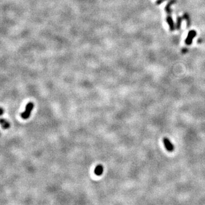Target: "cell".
<instances>
[{
    "instance_id": "8",
    "label": "cell",
    "mask_w": 205,
    "mask_h": 205,
    "mask_svg": "<svg viewBox=\"0 0 205 205\" xmlns=\"http://www.w3.org/2000/svg\"><path fill=\"white\" fill-rule=\"evenodd\" d=\"M183 18L180 17H178L177 18V23H176V29L177 30H179L180 28L181 27V23L182 21Z\"/></svg>"
},
{
    "instance_id": "11",
    "label": "cell",
    "mask_w": 205,
    "mask_h": 205,
    "mask_svg": "<svg viewBox=\"0 0 205 205\" xmlns=\"http://www.w3.org/2000/svg\"><path fill=\"white\" fill-rule=\"evenodd\" d=\"M164 1H165V0H157V4H160Z\"/></svg>"
},
{
    "instance_id": "10",
    "label": "cell",
    "mask_w": 205,
    "mask_h": 205,
    "mask_svg": "<svg viewBox=\"0 0 205 205\" xmlns=\"http://www.w3.org/2000/svg\"><path fill=\"white\" fill-rule=\"evenodd\" d=\"M4 112V110L2 108H0V115H2Z\"/></svg>"
},
{
    "instance_id": "2",
    "label": "cell",
    "mask_w": 205,
    "mask_h": 205,
    "mask_svg": "<svg viewBox=\"0 0 205 205\" xmlns=\"http://www.w3.org/2000/svg\"><path fill=\"white\" fill-rule=\"evenodd\" d=\"M163 144L164 145L165 148L169 152H172L174 149V146L170 140L168 138L165 137L163 139Z\"/></svg>"
},
{
    "instance_id": "6",
    "label": "cell",
    "mask_w": 205,
    "mask_h": 205,
    "mask_svg": "<svg viewBox=\"0 0 205 205\" xmlns=\"http://www.w3.org/2000/svg\"><path fill=\"white\" fill-rule=\"evenodd\" d=\"M95 174L96 176H101V174H102V173L103 172V167L102 165H98L95 168Z\"/></svg>"
},
{
    "instance_id": "9",
    "label": "cell",
    "mask_w": 205,
    "mask_h": 205,
    "mask_svg": "<svg viewBox=\"0 0 205 205\" xmlns=\"http://www.w3.org/2000/svg\"><path fill=\"white\" fill-rule=\"evenodd\" d=\"M183 19H185L187 22V27H189L190 25V17L189 14L187 13H185L184 16H183Z\"/></svg>"
},
{
    "instance_id": "5",
    "label": "cell",
    "mask_w": 205,
    "mask_h": 205,
    "mask_svg": "<svg viewBox=\"0 0 205 205\" xmlns=\"http://www.w3.org/2000/svg\"><path fill=\"white\" fill-rule=\"evenodd\" d=\"M166 21H167L168 25H169L170 30L171 31H173L174 30V24L173 20L170 16H168L166 18Z\"/></svg>"
},
{
    "instance_id": "4",
    "label": "cell",
    "mask_w": 205,
    "mask_h": 205,
    "mask_svg": "<svg viewBox=\"0 0 205 205\" xmlns=\"http://www.w3.org/2000/svg\"><path fill=\"white\" fill-rule=\"evenodd\" d=\"M0 125H1L4 129H8V128H10V123L8 121H6L5 119H2V118L0 119Z\"/></svg>"
},
{
    "instance_id": "1",
    "label": "cell",
    "mask_w": 205,
    "mask_h": 205,
    "mask_svg": "<svg viewBox=\"0 0 205 205\" xmlns=\"http://www.w3.org/2000/svg\"><path fill=\"white\" fill-rule=\"evenodd\" d=\"M34 108V103L32 102H30L27 104L26 106L25 111L24 112H22L21 114V117L23 119H27L30 116L31 112Z\"/></svg>"
},
{
    "instance_id": "7",
    "label": "cell",
    "mask_w": 205,
    "mask_h": 205,
    "mask_svg": "<svg viewBox=\"0 0 205 205\" xmlns=\"http://www.w3.org/2000/svg\"><path fill=\"white\" fill-rule=\"evenodd\" d=\"M174 2H175V0H171V1L168 3L167 5H166L165 8V10L166 12L168 13V14H170V13L171 11V9H170V6L171 5H172L173 4H174Z\"/></svg>"
},
{
    "instance_id": "3",
    "label": "cell",
    "mask_w": 205,
    "mask_h": 205,
    "mask_svg": "<svg viewBox=\"0 0 205 205\" xmlns=\"http://www.w3.org/2000/svg\"><path fill=\"white\" fill-rule=\"evenodd\" d=\"M196 35V32L195 30L190 31L187 34V36L185 40V43L187 45H190L193 42V40Z\"/></svg>"
}]
</instances>
